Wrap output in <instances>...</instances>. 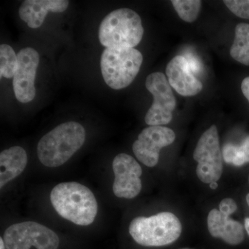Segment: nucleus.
Instances as JSON below:
<instances>
[{
    "label": "nucleus",
    "mask_w": 249,
    "mask_h": 249,
    "mask_svg": "<svg viewBox=\"0 0 249 249\" xmlns=\"http://www.w3.org/2000/svg\"><path fill=\"white\" fill-rule=\"evenodd\" d=\"M165 72L170 86L181 96H196L203 89L202 83L192 73L183 55L172 59Z\"/></svg>",
    "instance_id": "12"
},
{
    "label": "nucleus",
    "mask_w": 249,
    "mask_h": 249,
    "mask_svg": "<svg viewBox=\"0 0 249 249\" xmlns=\"http://www.w3.org/2000/svg\"><path fill=\"white\" fill-rule=\"evenodd\" d=\"M142 55L134 48H106L101 58L103 78L111 89L128 87L140 71Z\"/></svg>",
    "instance_id": "5"
},
{
    "label": "nucleus",
    "mask_w": 249,
    "mask_h": 249,
    "mask_svg": "<svg viewBox=\"0 0 249 249\" xmlns=\"http://www.w3.org/2000/svg\"><path fill=\"white\" fill-rule=\"evenodd\" d=\"M193 159L197 162L196 173L204 183L217 182L223 173V156L217 127L213 124L198 141Z\"/></svg>",
    "instance_id": "6"
},
{
    "label": "nucleus",
    "mask_w": 249,
    "mask_h": 249,
    "mask_svg": "<svg viewBox=\"0 0 249 249\" xmlns=\"http://www.w3.org/2000/svg\"><path fill=\"white\" fill-rule=\"evenodd\" d=\"M18 67V55L11 46H0V75L6 78H14Z\"/></svg>",
    "instance_id": "17"
},
{
    "label": "nucleus",
    "mask_w": 249,
    "mask_h": 249,
    "mask_svg": "<svg viewBox=\"0 0 249 249\" xmlns=\"http://www.w3.org/2000/svg\"><path fill=\"white\" fill-rule=\"evenodd\" d=\"M241 89H242L244 96L247 98L249 103V76L247 77V78L242 80Z\"/></svg>",
    "instance_id": "22"
},
{
    "label": "nucleus",
    "mask_w": 249,
    "mask_h": 249,
    "mask_svg": "<svg viewBox=\"0 0 249 249\" xmlns=\"http://www.w3.org/2000/svg\"><path fill=\"white\" fill-rule=\"evenodd\" d=\"M145 87L153 96V103L145 116V123L150 126L169 124L177 103L166 77L160 72L152 73L147 77Z\"/></svg>",
    "instance_id": "8"
},
{
    "label": "nucleus",
    "mask_w": 249,
    "mask_h": 249,
    "mask_svg": "<svg viewBox=\"0 0 249 249\" xmlns=\"http://www.w3.org/2000/svg\"><path fill=\"white\" fill-rule=\"evenodd\" d=\"M6 247H5L4 240H3L2 237L0 238V249H5Z\"/></svg>",
    "instance_id": "26"
},
{
    "label": "nucleus",
    "mask_w": 249,
    "mask_h": 249,
    "mask_svg": "<svg viewBox=\"0 0 249 249\" xmlns=\"http://www.w3.org/2000/svg\"><path fill=\"white\" fill-rule=\"evenodd\" d=\"M67 0H26L19 9V16L28 26L37 29L42 26L49 11L62 13L68 7Z\"/></svg>",
    "instance_id": "14"
},
{
    "label": "nucleus",
    "mask_w": 249,
    "mask_h": 249,
    "mask_svg": "<svg viewBox=\"0 0 249 249\" xmlns=\"http://www.w3.org/2000/svg\"><path fill=\"white\" fill-rule=\"evenodd\" d=\"M229 217L219 210H211L208 215L209 231L213 237L221 238L229 245H240L245 239L243 226Z\"/></svg>",
    "instance_id": "13"
},
{
    "label": "nucleus",
    "mask_w": 249,
    "mask_h": 249,
    "mask_svg": "<svg viewBox=\"0 0 249 249\" xmlns=\"http://www.w3.org/2000/svg\"><path fill=\"white\" fill-rule=\"evenodd\" d=\"M114 173L113 192L117 197L133 199L142 189V168L132 156L119 154L112 163Z\"/></svg>",
    "instance_id": "10"
},
{
    "label": "nucleus",
    "mask_w": 249,
    "mask_h": 249,
    "mask_svg": "<svg viewBox=\"0 0 249 249\" xmlns=\"http://www.w3.org/2000/svg\"><path fill=\"white\" fill-rule=\"evenodd\" d=\"M18 67L13 85L15 96L19 102H31L36 96L35 78L40 55L31 47L22 49L18 53Z\"/></svg>",
    "instance_id": "11"
},
{
    "label": "nucleus",
    "mask_w": 249,
    "mask_h": 249,
    "mask_svg": "<svg viewBox=\"0 0 249 249\" xmlns=\"http://www.w3.org/2000/svg\"><path fill=\"white\" fill-rule=\"evenodd\" d=\"M3 240L6 249H57L60 244L55 232L34 222L13 224L5 231Z\"/></svg>",
    "instance_id": "7"
},
{
    "label": "nucleus",
    "mask_w": 249,
    "mask_h": 249,
    "mask_svg": "<svg viewBox=\"0 0 249 249\" xmlns=\"http://www.w3.org/2000/svg\"><path fill=\"white\" fill-rule=\"evenodd\" d=\"M176 139L173 129L164 126H149L141 132L132 145L136 157L147 167H155L163 147L171 145Z\"/></svg>",
    "instance_id": "9"
},
{
    "label": "nucleus",
    "mask_w": 249,
    "mask_h": 249,
    "mask_svg": "<svg viewBox=\"0 0 249 249\" xmlns=\"http://www.w3.org/2000/svg\"><path fill=\"white\" fill-rule=\"evenodd\" d=\"M86 132L75 121L59 124L40 139L37 154L42 164L56 168L65 164L84 144Z\"/></svg>",
    "instance_id": "2"
},
{
    "label": "nucleus",
    "mask_w": 249,
    "mask_h": 249,
    "mask_svg": "<svg viewBox=\"0 0 249 249\" xmlns=\"http://www.w3.org/2000/svg\"><path fill=\"white\" fill-rule=\"evenodd\" d=\"M230 54L236 61L249 66V24L240 23L236 26Z\"/></svg>",
    "instance_id": "16"
},
{
    "label": "nucleus",
    "mask_w": 249,
    "mask_h": 249,
    "mask_svg": "<svg viewBox=\"0 0 249 249\" xmlns=\"http://www.w3.org/2000/svg\"><path fill=\"white\" fill-rule=\"evenodd\" d=\"M171 3L182 20L191 23L197 19L201 7L199 0H172Z\"/></svg>",
    "instance_id": "18"
},
{
    "label": "nucleus",
    "mask_w": 249,
    "mask_h": 249,
    "mask_svg": "<svg viewBox=\"0 0 249 249\" xmlns=\"http://www.w3.org/2000/svg\"><path fill=\"white\" fill-rule=\"evenodd\" d=\"M182 231L181 222L172 213L163 212L151 217L134 218L129 227L134 240L143 247H163L178 240Z\"/></svg>",
    "instance_id": "4"
},
{
    "label": "nucleus",
    "mask_w": 249,
    "mask_h": 249,
    "mask_svg": "<svg viewBox=\"0 0 249 249\" xmlns=\"http://www.w3.org/2000/svg\"><path fill=\"white\" fill-rule=\"evenodd\" d=\"M240 147L245 156L246 161L249 163V136L245 139Z\"/></svg>",
    "instance_id": "23"
},
{
    "label": "nucleus",
    "mask_w": 249,
    "mask_h": 249,
    "mask_svg": "<svg viewBox=\"0 0 249 249\" xmlns=\"http://www.w3.org/2000/svg\"><path fill=\"white\" fill-rule=\"evenodd\" d=\"M27 152L19 146L10 147L0 154V188L18 178L25 169Z\"/></svg>",
    "instance_id": "15"
},
{
    "label": "nucleus",
    "mask_w": 249,
    "mask_h": 249,
    "mask_svg": "<svg viewBox=\"0 0 249 249\" xmlns=\"http://www.w3.org/2000/svg\"><path fill=\"white\" fill-rule=\"evenodd\" d=\"M246 199H247V204H248L249 206V193L247 196V197H246Z\"/></svg>",
    "instance_id": "27"
},
{
    "label": "nucleus",
    "mask_w": 249,
    "mask_h": 249,
    "mask_svg": "<svg viewBox=\"0 0 249 249\" xmlns=\"http://www.w3.org/2000/svg\"><path fill=\"white\" fill-rule=\"evenodd\" d=\"M210 188L213 190L217 189L218 188V183L217 182H212L210 183Z\"/></svg>",
    "instance_id": "25"
},
{
    "label": "nucleus",
    "mask_w": 249,
    "mask_h": 249,
    "mask_svg": "<svg viewBox=\"0 0 249 249\" xmlns=\"http://www.w3.org/2000/svg\"><path fill=\"white\" fill-rule=\"evenodd\" d=\"M245 227L246 231H247V233L249 235V217L246 218L245 221Z\"/></svg>",
    "instance_id": "24"
},
{
    "label": "nucleus",
    "mask_w": 249,
    "mask_h": 249,
    "mask_svg": "<svg viewBox=\"0 0 249 249\" xmlns=\"http://www.w3.org/2000/svg\"><path fill=\"white\" fill-rule=\"evenodd\" d=\"M219 210L222 213L231 216L237 209V204L231 198H224L219 203Z\"/></svg>",
    "instance_id": "21"
},
{
    "label": "nucleus",
    "mask_w": 249,
    "mask_h": 249,
    "mask_svg": "<svg viewBox=\"0 0 249 249\" xmlns=\"http://www.w3.org/2000/svg\"><path fill=\"white\" fill-rule=\"evenodd\" d=\"M224 3L237 17L249 19V0H226Z\"/></svg>",
    "instance_id": "19"
},
{
    "label": "nucleus",
    "mask_w": 249,
    "mask_h": 249,
    "mask_svg": "<svg viewBox=\"0 0 249 249\" xmlns=\"http://www.w3.org/2000/svg\"><path fill=\"white\" fill-rule=\"evenodd\" d=\"M183 56L186 58L188 66L193 74L199 73L202 71V63H201L200 59L198 58L196 54L187 52V53H185Z\"/></svg>",
    "instance_id": "20"
},
{
    "label": "nucleus",
    "mask_w": 249,
    "mask_h": 249,
    "mask_svg": "<svg viewBox=\"0 0 249 249\" xmlns=\"http://www.w3.org/2000/svg\"><path fill=\"white\" fill-rule=\"evenodd\" d=\"M50 198L56 212L76 225L89 226L97 215L98 204L94 195L79 183H59L52 190Z\"/></svg>",
    "instance_id": "1"
},
{
    "label": "nucleus",
    "mask_w": 249,
    "mask_h": 249,
    "mask_svg": "<svg viewBox=\"0 0 249 249\" xmlns=\"http://www.w3.org/2000/svg\"><path fill=\"white\" fill-rule=\"evenodd\" d=\"M143 33L139 14L133 10L123 8L114 10L103 19L98 38L106 48H134L140 43Z\"/></svg>",
    "instance_id": "3"
}]
</instances>
